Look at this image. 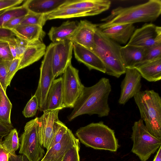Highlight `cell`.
<instances>
[{
    "label": "cell",
    "mask_w": 161,
    "mask_h": 161,
    "mask_svg": "<svg viewBox=\"0 0 161 161\" xmlns=\"http://www.w3.org/2000/svg\"><path fill=\"white\" fill-rule=\"evenodd\" d=\"M62 79L60 77L54 79L48 93L46 110H53L64 108L63 105Z\"/></svg>",
    "instance_id": "obj_21"
},
{
    "label": "cell",
    "mask_w": 161,
    "mask_h": 161,
    "mask_svg": "<svg viewBox=\"0 0 161 161\" xmlns=\"http://www.w3.org/2000/svg\"><path fill=\"white\" fill-rule=\"evenodd\" d=\"M100 29L105 36L116 42L125 44L132 36L135 27L133 24H128L115 25Z\"/></svg>",
    "instance_id": "obj_17"
},
{
    "label": "cell",
    "mask_w": 161,
    "mask_h": 161,
    "mask_svg": "<svg viewBox=\"0 0 161 161\" xmlns=\"http://www.w3.org/2000/svg\"><path fill=\"white\" fill-rule=\"evenodd\" d=\"M23 1L22 0H0V11L14 7Z\"/></svg>",
    "instance_id": "obj_39"
},
{
    "label": "cell",
    "mask_w": 161,
    "mask_h": 161,
    "mask_svg": "<svg viewBox=\"0 0 161 161\" xmlns=\"http://www.w3.org/2000/svg\"><path fill=\"white\" fill-rule=\"evenodd\" d=\"M20 59L16 58L13 60L7 61V72L5 81V86H9L13 78L18 71V68Z\"/></svg>",
    "instance_id": "obj_34"
},
{
    "label": "cell",
    "mask_w": 161,
    "mask_h": 161,
    "mask_svg": "<svg viewBox=\"0 0 161 161\" xmlns=\"http://www.w3.org/2000/svg\"><path fill=\"white\" fill-rule=\"evenodd\" d=\"M62 74L63 106L64 108H73L84 86L81 82L78 70L74 67L71 63Z\"/></svg>",
    "instance_id": "obj_9"
},
{
    "label": "cell",
    "mask_w": 161,
    "mask_h": 161,
    "mask_svg": "<svg viewBox=\"0 0 161 161\" xmlns=\"http://www.w3.org/2000/svg\"><path fill=\"white\" fill-rule=\"evenodd\" d=\"M111 91L109 80L104 77L91 86H84L73 110L68 116V120L71 121L85 114H96L100 117L108 116L110 111L108 97Z\"/></svg>",
    "instance_id": "obj_1"
},
{
    "label": "cell",
    "mask_w": 161,
    "mask_h": 161,
    "mask_svg": "<svg viewBox=\"0 0 161 161\" xmlns=\"http://www.w3.org/2000/svg\"><path fill=\"white\" fill-rule=\"evenodd\" d=\"M95 46L91 50L100 59L107 74L117 78L125 74L119 44L105 36L97 27L94 35Z\"/></svg>",
    "instance_id": "obj_3"
},
{
    "label": "cell",
    "mask_w": 161,
    "mask_h": 161,
    "mask_svg": "<svg viewBox=\"0 0 161 161\" xmlns=\"http://www.w3.org/2000/svg\"><path fill=\"white\" fill-rule=\"evenodd\" d=\"M9 43L10 49L13 56V59H14L17 58V51L15 46Z\"/></svg>",
    "instance_id": "obj_45"
},
{
    "label": "cell",
    "mask_w": 161,
    "mask_h": 161,
    "mask_svg": "<svg viewBox=\"0 0 161 161\" xmlns=\"http://www.w3.org/2000/svg\"><path fill=\"white\" fill-rule=\"evenodd\" d=\"M132 130L131 151L141 161H147L161 146V140L149 133L141 119L134 122Z\"/></svg>",
    "instance_id": "obj_6"
},
{
    "label": "cell",
    "mask_w": 161,
    "mask_h": 161,
    "mask_svg": "<svg viewBox=\"0 0 161 161\" xmlns=\"http://www.w3.org/2000/svg\"><path fill=\"white\" fill-rule=\"evenodd\" d=\"M161 43V27L146 23L135 30L127 44L149 47Z\"/></svg>",
    "instance_id": "obj_11"
},
{
    "label": "cell",
    "mask_w": 161,
    "mask_h": 161,
    "mask_svg": "<svg viewBox=\"0 0 161 161\" xmlns=\"http://www.w3.org/2000/svg\"><path fill=\"white\" fill-rule=\"evenodd\" d=\"M19 153L25 155L29 161H40L44 150L40 144L39 134V117L27 122L20 138Z\"/></svg>",
    "instance_id": "obj_7"
},
{
    "label": "cell",
    "mask_w": 161,
    "mask_h": 161,
    "mask_svg": "<svg viewBox=\"0 0 161 161\" xmlns=\"http://www.w3.org/2000/svg\"><path fill=\"white\" fill-rule=\"evenodd\" d=\"M141 119L149 133L161 140V98L153 90L140 91L133 97Z\"/></svg>",
    "instance_id": "obj_4"
},
{
    "label": "cell",
    "mask_w": 161,
    "mask_h": 161,
    "mask_svg": "<svg viewBox=\"0 0 161 161\" xmlns=\"http://www.w3.org/2000/svg\"><path fill=\"white\" fill-rule=\"evenodd\" d=\"M60 110H45L39 117V134L42 147L48 149L57 129L63 123L58 118Z\"/></svg>",
    "instance_id": "obj_10"
},
{
    "label": "cell",
    "mask_w": 161,
    "mask_h": 161,
    "mask_svg": "<svg viewBox=\"0 0 161 161\" xmlns=\"http://www.w3.org/2000/svg\"><path fill=\"white\" fill-rule=\"evenodd\" d=\"M46 14H34L29 12L20 24L35 25L43 27L47 21Z\"/></svg>",
    "instance_id": "obj_31"
},
{
    "label": "cell",
    "mask_w": 161,
    "mask_h": 161,
    "mask_svg": "<svg viewBox=\"0 0 161 161\" xmlns=\"http://www.w3.org/2000/svg\"><path fill=\"white\" fill-rule=\"evenodd\" d=\"M1 27V26H0V27Z\"/></svg>",
    "instance_id": "obj_49"
},
{
    "label": "cell",
    "mask_w": 161,
    "mask_h": 161,
    "mask_svg": "<svg viewBox=\"0 0 161 161\" xmlns=\"http://www.w3.org/2000/svg\"><path fill=\"white\" fill-rule=\"evenodd\" d=\"M25 16L14 18L7 22L2 27L12 30L20 24Z\"/></svg>",
    "instance_id": "obj_40"
},
{
    "label": "cell",
    "mask_w": 161,
    "mask_h": 161,
    "mask_svg": "<svg viewBox=\"0 0 161 161\" xmlns=\"http://www.w3.org/2000/svg\"><path fill=\"white\" fill-rule=\"evenodd\" d=\"M54 43H51L47 47L40 68V77L35 95L38 102L39 110L43 112L48 93L55 79L52 68V59Z\"/></svg>",
    "instance_id": "obj_8"
},
{
    "label": "cell",
    "mask_w": 161,
    "mask_h": 161,
    "mask_svg": "<svg viewBox=\"0 0 161 161\" xmlns=\"http://www.w3.org/2000/svg\"><path fill=\"white\" fill-rule=\"evenodd\" d=\"M3 90L0 83V103L2 100V91Z\"/></svg>",
    "instance_id": "obj_47"
},
{
    "label": "cell",
    "mask_w": 161,
    "mask_h": 161,
    "mask_svg": "<svg viewBox=\"0 0 161 161\" xmlns=\"http://www.w3.org/2000/svg\"><path fill=\"white\" fill-rule=\"evenodd\" d=\"M15 36L11 30L2 26L0 27V40L10 39Z\"/></svg>",
    "instance_id": "obj_41"
},
{
    "label": "cell",
    "mask_w": 161,
    "mask_h": 161,
    "mask_svg": "<svg viewBox=\"0 0 161 161\" xmlns=\"http://www.w3.org/2000/svg\"><path fill=\"white\" fill-rule=\"evenodd\" d=\"M161 14V1L150 0L144 3L124 7H119L113 9L110 14L97 25L102 29L115 25L153 21Z\"/></svg>",
    "instance_id": "obj_2"
},
{
    "label": "cell",
    "mask_w": 161,
    "mask_h": 161,
    "mask_svg": "<svg viewBox=\"0 0 161 161\" xmlns=\"http://www.w3.org/2000/svg\"><path fill=\"white\" fill-rule=\"evenodd\" d=\"M68 0H28L23 5L29 12L47 14L59 8Z\"/></svg>",
    "instance_id": "obj_19"
},
{
    "label": "cell",
    "mask_w": 161,
    "mask_h": 161,
    "mask_svg": "<svg viewBox=\"0 0 161 161\" xmlns=\"http://www.w3.org/2000/svg\"><path fill=\"white\" fill-rule=\"evenodd\" d=\"M161 58V43L147 47L145 55L141 61L136 66Z\"/></svg>",
    "instance_id": "obj_30"
},
{
    "label": "cell",
    "mask_w": 161,
    "mask_h": 161,
    "mask_svg": "<svg viewBox=\"0 0 161 161\" xmlns=\"http://www.w3.org/2000/svg\"><path fill=\"white\" fill-rule=\"evenodd\" d=\"M38 109V100L36 96L34 95L26 104L22 111V114L26 118L31 117L36 115Z\"/></svg>",
    "instance_id": "obj_33"
},
{
    "label": "cell",
    "mask_w": 161,
    "mask_h": 161,
    "mask_svg": "<svg viewBox=\"0 0 161 161\" xmlns=\"http://www.w3.org/2000/svg\"><path fill=\"white\" fill-rule=\"evenodd\" d=\"M68 129L65 125L62 123L56 131L47 150L59 142L67 132Z\"/></svg>",
    "instance_id": "obj_37"
},
{
    "label": "cell",
    "mask_w": 161,
    "mask_h": 161,
    "mask_svg": "<svg viewBox=\"0 0 161 161\" xmlns=\"http://www.w3.org/2000/svg\"><path fill=\"white\" fill-rule=\"evenodd\" d=\"M2 141L0 139V161H8L9 153L3 147Z\"/></svg>",
    "instance_id": "obj_44"
},
{
    "label": "cell",
    "mask_w": 161,
    "mask_h": 161,
    "mask_svg": "<svg viewBox=\"0 0 161 161\" xmlns=\"http://www.w3.org/2000/svg\"><path fill=\"white\" fill-rule=\"evenodd\" d=\"M7 72V61L0 59V83L4 92L7 88L5 86V81Z\"/></svg>",
    "instance_id": "obj_38"
},
{
    "label": "cell",
    "mask_w": 161,
    "mask_h": 161,
    "mask_svg": "<svg viewBox=\"0 0 161 161\" xmlns=\"http://www.w3.org/2000/svg\"><path fill=\"white\" fill-rule=\"evenodd\" d=\"M2 144L9 154H15V151L18 149L20 145L18 133L15 128L11 130L5 136L4 139L2 141Z\"/></svg>",
    "instance_id": "obj_28"
},
{
    "label": "cell",
    "mask_w": 161,
    "mask_h": 161,
    "mask_svg": "<svg viewBox=\"0 0 161 161\" xmlns=\"http://www.w3.org/2000/svg\"><path fill=\"white\" fill-rule=\"evenodd\" d=\"M134 68L142 77L149 82H156L161 79V58L138 65Z\"/></svg>",
    "instance_id": "obj_26"
},
{
    "label": "cell",
    "mask_w": 161,
    "mask_h": 161,
    "mask_svg": "<svg viewBox=\"0 0 161 161\" xmlns=\"http://www.w3.org/2000/svg\"><path fill=\"white\" fill-rule=\"evenodd\" d=\"M125 78L121 84V92L118 102L125 104L141 91L142 76L135 68H126Z\"/></svg>",
    "instance_id": "obj_13"
},
{
    "label": "cell",
    "mask_w": 161,
    "mask_h": 161,
    "mask_svg": "<svg viewBox=\"0 0 161 161\" xmlns=\"http://www.w3.org/2000/svg\"><path fill=\"white\" fill-rule=\"evenodd\" d=\"M101 13L98 11L74 8H59L46 14L47 20L93 16Z\"/></svg>",
    "instance_id": "obj_24"
},
{
    "label": "cell",
    "mask_w": 161,
    "mask_h": 161,
    "mask_svg": "<svg viewBox=\"0 0 161 161\" xmlns=\"http://www.w3.org/2000/svg\"><path fill=\"white\" fill-rule=\"evenodd\" d=\"M0 59L5 61H11L13 59L8 43L1 40H0Z\"/></svg>",
    "instance_id": "obj_36"
},
{
    "label": "cell",
    "mask_w": 161,
    "mask_h": 161,
    "mask_svg": "<svg viewBox=\"0 0 161 161\" xmlns=\"http://www.w3.org/2000/svg\"><path fill=\"white\" fill-rule=\"evenodd\" d=\"M5 41L14 45L16 50V58L20 59L26 48L30 44L15 36L13 37L7 39L1 40Z\"/></svg>",
    "instance_id": "obj_32"
},
{
    "label": "cell",
    "mask_w": 161,
    "mask_h": 161,
    "mask_svg": "<svg viewBox=\"0 0 161 161\" xmlns=\"http://www.w3.org/2000/svg\"><path fill=\"white\" fill-rule=\"evenodd\" d=\"M54 43L52 68L55 78L62 74L71 63L73 43L69 39Z\"/></svg>",
    "instance_id": "obj_12"
},
{
    "label": "cell",
    "mask_w": 161,
    "mask_h": 161,
    "mask_svg": "<svg viewBox=\"0 0 161 161\" xmlns=\"http://www.w3.org/2000/svg\"><path fill=\"white\" fill-rule=\"evenodd\" d=\"M41 161H53L51 160H46Z\"/></svg>",
    "instance_id": "obj_48"
},
{
    "label": "cell",
    "mask_w": 161,
    "mask_h": 161,
    "mask_svg": "<svg viewBox=\"0 0 161 161\" xmlns=\"http://www.w3.org/2000/svg\"><path fill=\"white\" fill-rule=\"evenodd\" d=\"M29 12L28 10L23 5L4 10L0 13V26H2L14 18L26 16Z\"/></svg>",
    "instance_id": "obj_27"
},
{
    "label": "cell",
    "mask_w": 161,
    "mask_h": 161,
    "mask_svg": "<svg viewBox=\"0 0 161 161\" xmlns=\"http://www.w3.org/2000/svg\"><path fill=\"white\" fill-rule=\"evenodd\" d=\"M97 25L84 20L78 23L75 31L69 39L73 44L81 46L92 50L95 47L94 35Z\"/></svg>",
    "instance_id": "obj_14"
},
{
    "label": "cell",
    "mask_w": 161,
    "mask_h": 161,
    "mask_svg": "<svg viewBox=\"0 0 161 161\" xmlns=\"http://www.w3.org/2000/svg\"><path fill=\"white\" fill-rule=\"evenodd\" d=\"M46 49V46L42 42L29 44L20 59L18 71L39 60L45 55Z\"/></svg>",
    "instance_id": "obj_22"
},
{
    "label": "cell",
    "mask_w": 161,
    "mask_h": 161,
    "mask_svg": "<svg viewBox=\"0 0 161 161\" xmlns=\"http://www.w3.org/2000/svg\"><path fill=\"white\" fill-rule=\"evenodd\" d=\"M12 105L6 92L2 91V100L0 103V123L12 125L10 115Z\"/></svg>",
    "instance_id": "obj_29"
},
{
    "label": "cell",
    "mask_w": 161,
    "mask_h": 161,
    "mask_svg": "<svg viewBox=\"0 0 161 161\" xmlns=\"http://www.w3.org/2000/svg\"><path fill=\"white\" fill-rule=\"evenodd\" d=\"M79 142H80L78 139L75 137L71 131L68 129L61 140L47 150L45 155L41 161H62L67 152Z\"/></svg>",
    "instance_id": "obj_15"
},
{
    "label": "cell",
    "mask_w": 161,
    "mask_h": 161,
    "mask_svg": "<svg viewBox=\"0 0 161 161\" xmlns=\"http://www.w3.org/2000/svg\"><path fill=\"white\" fill-rule=\"evenodd\" d=\"M80 142L73 146L64 155L62 161H80Z\"/></svg>",
    "instance_id": "obj_35"
},
{
    "label": "cell",
    "mask_w": 161,
    "mask_h": 161,
    "mask_svg": "<svg viewBox=\"0 0 161 161\" xmlns=\"http://www.w3.org/2000/svg\"><path fill=\"white\" fill-rule=\"evenodd\" d=\"M78 23L67 21L58 27H52L48 35L52 42L56 43L69 39L76 29Z\"/></svg>",
    "instance_id": "obj_25"
},
{
    "label": "cell",
    "mask_w": 161,
    "mask_h": 161,
    "mask_svg": "<svg viewBox=\"0 0 161 161\" xmlns=\"http://www.w3.org/2000/svg\"><path fill=\"white\" fill-rule=\"evenodd\" d=\"M158 149L153 161H161V146Z\"/></svg>",
    "instance_id": "obj_46"
},
{
    "label": "cell",
    "mask_w": 161,
    "mask_h": 161,
    "mask_svg": "<svg viewBox=\"0 0 161 161\" xmlns=\"http://www.w3.org/2000/svg\"><path fill=\"white\" fill-rule=\"evenodd\" d=\"M75 135L82 144L95 149L115 152L119 146L114 130L102 121L80 128Z\"/></svg>",
    "instance_id": "obj_5"
},
{
    "label": "cell",
    "mask_w": 161,
    "mask_h": 161,
    "mask_svg": "<svg viewBox=\"0 0 161 161\" xmlns=\"http://www.w3.org/2000/svg\"><path fill=\"white\" fill-rule=\"evenodd\" d=\"M111 3L109 0H68L60 8H76L97 11L101 13L109 9Z\"/></svg>",
    "instance_id": "obj_23"
},
{
    "label": "cell",
    "mask_w": 161,
    "mask_h": 161,
    "mask_svg": "<svg viewBox=\"0 0 161 161\" xmlns=\"http://www.w3.org/2000/svg\"><path fill=\"white\" fill-rule=\"evenodd\" d=\"M14 128L12 125H8L0 123V137L6 136Z\"/></svg>",
    "instance_id": "obj_42"
},
{
    "label": "cell",
    "mask_w": 161,
    "mask_h": 161,
    "mask_svg": "<svg viewBox=\"0 0 161 161\" xmlns=\"http://www.w3.org/2000/svg\"><path fill=\"white\" fill-rule=\"evenodd\" d=\"M8 161H29L28 158L25 155L21 154L17 155L16 154L9 153L8 157Z\"/></svg>",
    "instance_id": "obj_43"
},
{
    "label": "cell",
    "mask_w": 161,
    "mask_h": 161,
    "mask_svg": "<svg viewBox=\"0 0 161 161\" xmlns=\"http://www.w3.org/2000/svg\"><path fill=\"white\" fill-rule=\"evenodd\" d=\"M73 50L76 60L85 65L89 70L95 69L105 73L103 64L92 51L79 45L73 43Z\"/></svg>",
    "instance_id": "obj_16"
},
{
    "label": "cell",
    "mask_w": 161,
    "mask_h": 161,
    "mask_svg": "<svg viewBox=\"0 0 161 161\" xmlns=\"http://www.w3.org/2000/svg\"><path fill=\"white\" fill-rule=\"evenodd\" d=\"M11 30L16 36L31 44L42 42L46 35L42 27L38 25L19 24Z\"/></svg>",
    "instance_id": "obj_18"
},
{
    "label": "cell",
    "mask_w": 161,
    "mask_h": 161,
    "mask_svg": "<svg viewBox=\"0 0 161 161\" xmlns=\"http://www.w3.org/2000/svg\"><path fill=\"white\" fill-rule=\"evenodd\" d=\"M147 48L127 44L121 46V56L125 68H134L142 60Z\"/></svg>",
    "instance_id": "obj_20"
}]
</instances>
